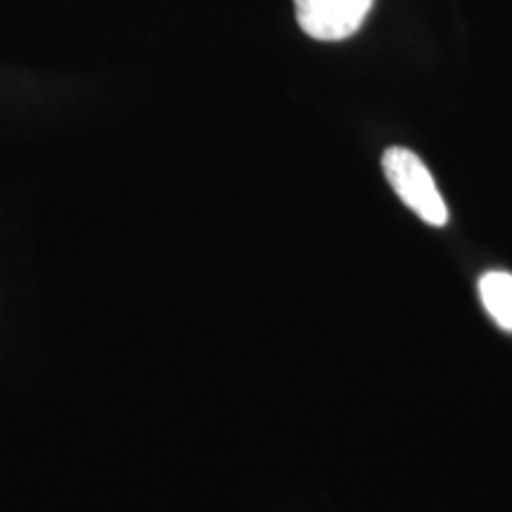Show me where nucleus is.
Returning a JSON list of instances; mask_svg holds the SVG:
<instances>
[{
	"label": "nucleus",
	"mask_w": 512,
	"mask_h": 512,
	"mask_svg": "<svg viewBox=\"0 0 512 512\" xmlns=\"http://www.w3.org/2000/svg\"><path fill=\"white\" fill-rule=\"evenodd\" d=\"M479 294L489 311V316L512 332V275L503 271H491L479 280Z\"/></svg>",
	"instance_id": "7ed1b4c3"
},
{
	"label": "nucleus",
	"mask_w": 512,
	"mask_h": 512,
	"mask_svg": "<svg viewBox=\"0 0 512 512\" xmlns=\"http://www.w3.org/2000/svg\"><path fill=\"white\" fill-rule=\"evenodd\" d=\"M375 0H294L297 24L316 41H344L366 22Z\"/></svg>",
	"instance_id": "f03ea898"
},
{
	"label": "nucleus",
	"mask_w": 512,
	"mask_h": 512,
	"mask_svg": "<svg viewBox=\"0 0 512 512\" xmlns=\"http://www.w3.org/2000/svg\"><path fill=\"white\" fill-rule=\"evenodd\" d=\"M382 166L394 192L413 214H418L430 226H446V202L441 200L430 169L415 152L406 147H389L382 157Z\"/></svg>",
	"instance_id": "f257e3e1"
}]
</instances>
